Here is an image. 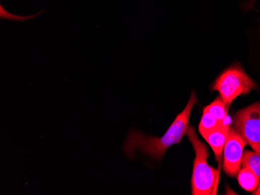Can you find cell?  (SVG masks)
Returning a JSON list of instances; mask_svg holds the SVG:
<instances>
[{
  "label": "cell",
  "mask_w": 260,
  "mask_h": 195,
  "mask_svg": "<svg viewBox=\"0 0 260 195\" xmlns=\"http://www.w3.org/2000/svg\"><path fill=\"white\" fill-rule=\"evenodd\" d=\"M186 134L196 152L192 177V193L193 195L216 194L219 172L208 165V149L198 139L193 127L188 126Z\"/></svg>",
  "instance_id": "obj_2"
},
{
  "label": "cell",
  "mask_w": 260,
  "mask_h": 195,
  "mask_svg": "<svg viewBox=\"0 0 260 195\" xmlns=\"http://www.w3.org/2000/svg\"><path fill=\"white\" fill-rule=\"evenodd\" d=\"M204 110L209 112L220 122H224L227 117L228 107L220 97H217L212 104L206 107Z\"/></svg>",
  "instance_id": "obj_9"
},
{
  "label": "cell",
  "mask_w": 260,
  "mask_h": 195,
  "mask_svg": "<svg viewBox=\"0 0 260 195\" xmlns=\"http://www.w3.org/2000/svg\"><path fill=\"white\" fill-rule=\"evenodd\" d=\"M197 102V95L192 91L185 109L178 114L166 133L160 138L146 135L134 129L130 131L123 145L125 155L132 159L136 152H140L152 160H161L168 148L180 143L182 137L186 134L191 112Z\"/></svg>",
  "instance_id": "obj_1"
},
{
  "label": "cell",
  "mask_w": 260,
  "mask_h": 195,
  "mask_svg": "<svg viewBox=\"0 0 260 195\" xmlns=\"http://www.w3.org/2000/svg\"><path fill=\"white\" fill-rule=\"evenodd\" d=\"M223 123L224 122H219L209 112L204 110V114H203L202 119L200 121V126H199V131L203 137H204L210 132L220 128Z\"/></svg>",
  "instance_id": "obj_8"
},
{
  "label": "cell",
  "mask_w": 260,
  "mask_h": 195,
  "mask_svg": "<svg viewBox=\"0 0 260 195\" xmlns=\"http://www.w3.org/2000/svg\"><path fill=\"white\" fill-rule=\"evenodd\" d=\"M258 88L239 65H234L223 71L214 82L213 90H217L227 107L239 96L245 95Z\"/></svg>",
  "instance_id": "obj_3"
},
{
  "label": "cell",
  "mask_w": 260,
  "mask_h": 195,
  "mask_svg": "<svg viewBox=\"0 0 260 195\" xmlns=\"http://www.w3.org/2000/svg\"><path fill=\"white\" fill-rule=\"evenodd\" d=\"M229 129H230L229 125L223 123L220 128L210 132L204 137L206 141L210 144L215 154L216 160H218L219 162L221 160L222 152L225 145Z\"/></svg>",
  "instance_id": "obj_6"
},
{
  "label": "cell",
  "mask_w": 260,
  "mask_h": 195,
  "mask_svg": "<svg viewBox=\"0 0 260 195\" xmlns=\"http://www.w3.org/2000/svg\"><path fill=\"white\" fill-rule=\"evenodd\" d=\"M238 180L242 188L248 191H254L258 187L259 178L250 169L244 167L242 170H239Z\"/></svg>",
  "instance_id": "obj_7"
},
{
  "label": "cell",
  "mask_w": 260,
  "mask_h": 195,
  "mask_svg": "<svg viewBox=\"0 0 260 195\" xmlns=\"http://www.w3.org/2000/svg\"><path fill=\"white\" fill-rule=\"evenodd\" d=\"M233 123L245 142L260 153V102L238 112Z\"/></svg>",
  "instance_id": "obj_4"
},
{
  "label": "cell",
  "mask_w": 260,
  "mask_h": 195,
  "mask_svg": "<svg viewBox=\"0 0 260 195\" xmlns=\"http://www.w3.org/2000/svg\"><path fill=\"white\" fill-rule=\"evenodd\" d=\"M254 194L255 195H260V184L258 185V187H257L256 190L254 192Z\"/></svg>",
  "instance_id": "obj_11"
},
{
  "label": "cell",
  "mask_w": 260,
  "mask_h": 195,
  "mask_svg": "<svg viewBox=\"0 0 260 195\" xmlns=\"http://www.w3.org/2000/svg\"><path fill=\"white\" fill-rule=\"evenodd\" d=\"M242 166L249 168L260 179V153L252 151H245L242 155Z\"/></svg>",
  "instance_id": "obj_10"
},
{
  "label": "cell",
  "mask_w": 260,
  "mask_h": 195,
  "mask_svg": "<svg viewBox=\"0 0 260 195\" xmlns=\"http://www.w3.org/2000/svg\"><path fill=\"white\" fill-rule=\"evenodd\" d=\"M247 142L234 128H230L223 148V170L228 175H237L242 165L244 148Z\"/></svg>",
  "instance_id": "obj_5"
}]
</instances>
